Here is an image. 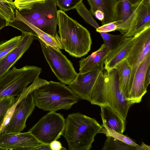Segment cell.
<instances>
[{
    "instance_id": "cell-3",
    "label": "cell",
    "mask_w": 150,
    "mask_h": 150,
    "mask_svg": "<svg viewBox=\"0 0 150 150\" xmlns=\"http://www.w3.org/2000/svg\"><path fill=\"white\" fill-rule=\"evenodd\" d=\"M57 25L63 49L77 58L88 53L92 42L90 33L86 28L60 10L57 11Z\"/></svg>"
},
{
    "instance_id": "cell-33",
    "label": "cell",
    "mask_w": 150,
    "mask_h": 150,
    "mask_svg": "<svg viewBox=\"0 0 150 150\" xmlns=\"http://www.w3.org/2000/svg\"><path fill=\"white\" fill-rule=\"evenodd\" d=\"M117 28L116 22L114 21L103 25L96 29V30L98 33H108L116 30Z\"/></svg>"
},
{
    "instance_id": "cell-14",
    "label": "cell",
    "mask_w": 150,
    "mask_h": 150,
    "mask_svg": "<svg viewBox=\"0 0 150 150\" xmlns=\"http://www.w3.org/2000/svg\"><path fill=\"white\" fill-rule=\"evenodd\" d=\"M22 38L18 45L0 61V78L4 75L30 47L33 41L37 39L30 33H22Z\"/></svg>"
},
{
    "instance_id": "cell-19",
    "label": "cell",
    "mask_w": 150,
    "mask_h": 150,
    "mask_svg": "<svg viewBox=\"0 0 150 150\" xmlns=\"http://www.w3.org/2000/svg\"><path fill=\"white\" fill-rule=\"evenodd\" d=\"M100 107L102 126L122 134L125 129V120L109 107Z\"/></svg>"
},
{
    "instance_id": "cell-2",
    "label": "cell",
    "mask_w": 150,
    "mask_h": 150,
    "mask_svg": "<svg viewBox=\"0 0 150 150\" xmlns=\"http://www.w3.org/2000/svg\"><path fill=\"white\" fill-rule=\"evenodd\" d=\"M63 135L69 150H90L96 135L102 128L95 119L79 112L68 115Z\"/></svg>"
},
{
    "instance_id": "cell-34",
    "label": "cell",
    "mask_w": 150,
    "mask_h": 150,
    "mask_svg": "<svg viewBox=\"0 0 150 150\" xmlns=\"http://www.w3.org/2000/svg\"><path fill=\"white\" fill-rule=\"evenodd\" d=\"M51 150H65L67 149L63 147L61 143L57 141L54 140L50 144Z\"/></svg>"
},
{
    "instance_id": "cell-12",
    "label": "cell",
    "mask_w": 150,
    "mask_h": 150,
    "mask_svg": "<svg viewBox=\"0 0 150 150\" xmlns=\"http://www.w3.org/2000/svg\"><path fill=\"white\" fill-rule=\"evenodd\" d=\"M150 66V52L140 64L134 75L129 90L127 100L133 104L140 103L147 92L145 85V78Z\"/></svg>"
},
{
    "instance_id": "cell-13",
    "label": "cell",
    "mask_w": 150,
    "mask_h": 150,
    "mask_svg": "<svg viewBox=\"0 0 150 150\" xmlns=\"http://www.w3.org/2000/svg\"><path fill=\"white\" fill-rule=\"evenodd\" d=\"M150 27V1L139 0L125 37H135Z\"/></svg>"
},
{
    "instance_id": "cell-29",
    "label": "cell",
    "mask_w": 150,
    "mask_h": 150,
    "mask_svg": "<svg viewBox=\"0 0 150 150\" xmlns=\"http://www.w3.org/2000/svg\"><path fill=\"white\" fill-rule=\"evenodd\" d=\"M78 14L87 23L96 29L100 27L95 20L90 11L86 7L83 2L80 3L75 8Z\"/></svg>"
},
{
    "instance_id": "cell-4",
    "label": "cell",
    "mask_w": 150,
    "mask_h": 150,
    "mask_svg": "<svg viewBox=\"0 0 150 150\" xmlns=\"http://www.w3.org/2000/svg\"><path fill=\"white\" fill-rule=\"evenodd\" d=\"M32 93L35 106L49 112L68 110L78 102L79 98L65 84L52 81L36 88Z\"/></svg>"
},
{
    "instance_id": "cell-9",
    "label": "cell",
    "mask_w": 150,
    "mask_h": 150,
    "mask_svg": "<svg viewBox=\"0 0 150 150\" xmlns=\"http://www.w3.org/2000/svg\"><path fill=\"white\" fill-rule=\"evenodd\" d=\"M43 53L52 71L62 83L68 85L76 77L78 73L72 63L61 52L48 45L38 38Z\"/></svg>"
},
{
    "instance_id": "cell-10",
    "label": "cell",
    "mask_w": 150,
    "mask_h": 150,
    "mask_svg": "<svg viewBox=\"0 0 150 150\" xmlns=\"http://www.w3.org/2000/svg\"><path fill=\"white\" fill-rule=\"evenodd\" d=\"M43 144L29 131L23 133H0V149L35 150Z\"/></svg>"
},
{
    "instance_id": "cell-6",
    "label": "cell",
    "mask_w": 150,
    "mask_h": 150,
    "mask_svg": "<svg viewBox=\"0 0 150 150\" xmlns=\"http://www.w3.org/2000/svg\"><path fill=\"white\" fill-rule=\"evenodd\" d=\"M41 68L26 65L18 69L13 66L0 78V98L20 96L42 72Z\"/></svg>"
},
{
    "instance_id": "cell-18",
    "label": "cell",
    "mask_w": 150,
    "mask_h": 150,
    "mask_svg": "<svg viewBox=\"0 0 150 150\" xmlns=\"http://www.w3.org/2000/svg\"><path fill=\"white\" fill-rule=\"evenodd\" d=\"M134 38V37H125L117 47L109 52L104 64V69L106 71L114 68L117 63L125 59L133 44Z\"/></svg>"
},
{
    "instance_id": "cell-27",
    "label": "cell",
    "mask_w": 150,
    "mask_h": 150,
    "mask_svg": "<svg viewBox=\"0 0 150 150\" xmlns=\"http://www.w3.org/2000/svg\"><path fill=\"white\" fill-rule=\"evenodd\" d=\"M15 7L13 3L6 0H0V15L8 22H12L15 20Z\"/></svg>"
},
{
    "instance_id": "cell-26",
    "label": "cell",
    "mask_w": 150,
    "mask_h": 150,
    "mask_svg": "<svg viewBox=\"0 0 150 150\" xmlns=\"http://www.w3.org/2000/svg\"><path fill=\"white\" fill-rule=\"evenodd\" d=\"M104 42L110 51L117 47L123 41L125 37L124 34L113 35L107 33L100 32Z\"/></svg>"
},
{
    "instance_id": "cell-7",
    "label": "cell",
    "mask_w": 150,
    "mask_h": 150,
    "mask_svg": "<svg viewBox=\"0 0 150 150\" xmlns=\"http://www.w3.org/2000/svg\"><path fill=\"white\" fill-rule=\"evenodd\" d=\"M47 82L38 77L23 91L17 102L9 122L4 127V132H20L23 130L26 127V120L35 106L32 92L36 88Z\"/></svg>"
},
{
    "instance_id": "cell-1",
    "label": "cell",
    "mask_w": 150,
    "mask_h": 150,
    "mask_svg": "<svg viewBox=\"0 0 150 150\" xmlns=\"http://www.w3.org/2000/svg\"><path fill=\"white\" fill-rule=\"evenodd\" d=\"M90 102L109 107L126 120L129 110L134 104L121 92L116 69L102 71L93 87Z\"/></svg>"
},
{
    "instance_id": "cell-39",
    "label": "cell",
    "mask_w": 150,
    "mask_h": 150,
    "mask_svg": "<svg viewBox=\"0 0 150 150\" xmlns=\"http://www.w3.org/2000/svg\"><path fill=\"white\" fill-rule=\"evenodd\" d=\"M140 146L141 150H149L150 149V146L146 144L144 142H142Z\"/></svg>"
},
{
    "instance_id": "cell-11",
    "label": "cell",
    "mask_w": 150,
    "mask_h": 150,
    "mask_svg": "<svg viewBox=\"0 0 150 150\" xmlns=\"http://www.w3.org/2000/svg\"><path fill=\"white\" fill-rule=\"evenodd\" d=\"M103 70L98 69L84 73H79L68 86L79 98L90 102L94 85L100 73Z\"/></svg>"
},
{
    "instance_id": "cell-23",
    "label": "cell",
    "mask_w": 150,
    "mask_h": 150,
    "mask_svg": "<svg viewBox=\"0 0 150 150\" xmlns=\"http://www.w3.org/2000/svg\"><path fill=\"white\" fill-rule=\"evenodd\" d=\"M107 139L102 150H137L135 147L128 144L108 135H106Z\"/></svg>"
},
{
    "instance_id": "cell-21",
    "label": "cell",
    "mask_w": 150,
    "mask_h": 150,
    "mask_svg": "<svg viewBox=\"0 0 150 150\" xmlns=\"http://www.w3.org/2000/svg\"><path fill=\"white\" fill-rule=\"evenodd\" d=\"M134 37L133 44L125 58L131 68L142 51L147 39L150 37V27Z\"/></svg>"
},
{
    "instance_id": "cell-36",
    "label": "cell",
    "mask_w": 150,
    "mask_h": 150,
    "mask_svg": "<svg viewBox=\"0 0 150 150\" xmlns=\"http://www.w3.org/2000/svg\"><path fill=\"white\" fill-rule=\"evenodd\" d=\"M150 83V66L148 68L145 78V85L147 88Z\"/></svg>"
},
{
    "instance_id": "cell-5",
    "label": "cell",
    "mask_w": 150,
    "mask_h": 150,
    "mask_svg": "<svg viewBox=\"0 0 150 150\" xmlns=\"http://www.w3.org/2000/svg\"><path fill=\"white\" fill-rule=\"evenodd\" d=\"M16 9L26 21L61 44L57 31L58 10L56 0H45Z\"/></svg>"
},
{
    "instance_id": "cell-31",
    "label": "cell",
    "mask_w": 150,
    "mask_h": 150,
    "mask_svg": "<svg viewBox=\"0 0 150 150\" xmlns=\"http://www.w3.org/2000/svg\"><path fill=\"white\" fill-rule=\"evenodd\" d=\"M83 0H56L60 10L66 11L75 8Z\"/></svg>"
},
{
    "instance_id": "cell-24",
    "label": "cell",
    "mask_w": 150,
    "mask_h": 150,
    "mask_svg": "<svg viewBox=\"0 0 150 150\" xmlns=\"http://www.w3.org/2000/svg\"><path fill=\"white\" fill-rule=\"evenodd\" d=\"M21 95L16 98L6 96L0 98V127L4 122L8 110L17 103Z\"/></svg>"
},
{
    "instance_id": "cell-30",
    "label": "cell",
    "mask_w": 150,
    "mask_h": 150,
    "mask_svg": "<svg viewBox=\"0 0 150 150\" xmlns=\"http://www.w3.org/2000/svg\"><path fill=\"white\" fill-rule=\"evenodd\" d=\"M150 37H149L146 41L142 51L138 57L135 64L131 68L129 91L136 71L140 64L143 61L148 53L150 52Z\"/></svg>"
},
{
    "instance_id": "cell-38",
    "label": "cell",
    "mask_w": 150,
    "mask_h": 150,
    "mask_svg": "<svg viewBox=\"0 0 150 150\" xmlns=\"http://www.w3.org/2000/svg\"><path fill=\"white\" fill-rule=\"evenodd\" d=\"M7 21L0 15V30L7 26Z\"/></svg>"
},
{
    "instance_id": "cell-25",
    "label": "cell",
    "mask_w": 150,
    "mask_h": 150,
    "mask_svg": "<svg viewBox=\"0 0 150 150\" xmlns=\"http://www.w3.org/2000/svg\"><path fill=\"white\" fill-rule=\"evenodd\" d=\"M22 38L21 35L8 40L0 42V61L13 50L19 43Z\"/></svg>"
},
{
    "instance_id": "cell-15",
    "label": "cell",
    "mask_w": 150,
    "mask_h": 150,
    "mask_svg": "<svg viewBox=\"0 0 150 150\" xmlns=\"http://www.w3.org/2000/svg\"><path fill=\"white\" fill-rule=\"evenodd\" d=\"M139 0H119L117 3L114 21L121 34L127 31L132 21L135 11Z\"/></svg>"
},
{
    "instance_id": "cell-8",
    "label": "cell",
    "mask_w": 150,
    "mask_h": 150,
    "mask_svg": "<svg viewBox=\"0 0 150 150\" xmlns=\"http://www.w3.org/2000/svg\"><path fill=\"white\" fill-rule=\"evenodd\" d=\"M65 122L62 115L55 112H49L28 131L40 142L50 144L63 135Z\"/></svg>"
},
{
    "instance_id": "cell-17",
    "label": "cell",
    "mask_w": 150,
    "mask_h": 150,
    "mask_svg": "<svg viewBox=\"0 0 150 150\" xmlns=\"http://www.w3.org/2000/svg\"><path fill=\"white\" fill-rule=\"evenodd\" d=\"M15 20L12 22L9 23V26H12L18 30L28 27L35 32L37 35V37L47 45L59 50L63 49L61 44L54 38L44 33L26 21L19 14L16 9H15Z\"/></svg>"
},
{
    "instance_id": "cell-37",
    "label": "cell",
    "mask_w": 150,
    "mask_h": 150,
    "mask_svg": "<svg viewBox=\"0 0 150 150\" xmlns=\"http://www.w3.org/2000/svg\"><path fill=\"white\" fill-rule=\"evenodd\" d=\"M35 150H51L50 144H43L35 148Z\"/></svg>"
},
{
    "instance_id": "cell-40",
    "label": "cell",
    "mask_w": 150,
    "mask_h": 150,
    "mask_svg": "<svg viewBox=\"0 0 150 150\" xmlns=\"http://www.w3.org/2000/svg\"><path fill=\"white\" fill-rule=\"evenodd\" d=\"M6 0L8 2L11 3H13V0Z\"/></svg>"
},
{
    "instance_id": "cell-35",
    "label": "cell",
    "mask_w": 150,
    "mask_h": 150,
    "mask_svg": "<svg viewBox=\"0 0 150 150\" xmlns=\"http://www.w3.org/2000/svg\"><path fill=\"white\" fill-rule=\"evenodd\" d=\"M96 18L101 21V22L103 21L104 18V13L101 11L97 10L95 12L94 15Z\"/></svg>"
},
{
    "instance_id": "cell-28",
    "label": "cell",
    "mask_w": 150,
    "mask_h": 150,
    "mask_svg": "<svg viewBox=\"0 0 150 150\" xmlns=\"http://www.w3.org/2000/svg\"><path fill=\"white\" fill-rule=\"evenodd\" d=\"M100 133L109 135L128 144L135 147L137 150H141L140 145L137 144L129 137L122 134L114 131L103 126Z\"/></svg>"
},
{
    "instance_id": "cell-41",
    "label": "cell",
    "mask_w": 150,
    "mask_h": 150,
    "mask_svg": "<svg viewBox=\"0 0 150 150\" xmlns=\"http://www.w3.org/2000/svg\"><path fill=\"white\" fill-rule=\"evenodd\" d=\"M148 0L150 1V0Z\"/></svg>"
},
{
    "instance_id": "cell-32",
    "label": "cell",
    "mask_w": 150,
    "mask_h": 150,
    "mask_svg": "<svg viewBox=\"0 0 150 150\" xmlns=\"http://www.w3.org/2000/svg\"><path fill=\"white\" fill-rule=\"evenodd\" d=\"M45 0H15L13 4L17 9L25 8L33 4Z\"/></svg>"
},
{
    "instance_id": "cell-16",
    "label": "cell",
    "mask_w": 150,
    "mask_h": 150,
    "mask_svg": "<svg viewBox=\"0 0 150 150\" xmlns=\"http://www.w3.org/2000/svg\"><path fill=\"white\" fill-rule=\"evenodd\" d=\"M110 51L103 44L100 48L79 61V73H84L98 69L104 70L103 65Z\"/></svg>"
},
{
    "instance_id": "cell-22",
    "label": "cell",
    "mask_w": 150,
    "mask_h": 150,
    "mask_svg": "<svg viewBox=\"0 0 150 150\" xmlns=\"http://www.w3.org/2000/svg\"><path fill=\"white\" fill-rule=\"evenodd\" d=\"M114 68L117 71L120 91L127 100L131 67L127 60L124 59L117 63Z\"/></svg>"
},
{
    "instance_id": "cell-20",
    "label": "cell",
    "mask_w": 150,
    "mask_h": 150,
    "mask_svg": "<svg viewBox=\"0 0 150 150\" xmlns=\"http://www.w3.org/2000/svg\"><path fill=\"white\" fill-rule=\"evenodd\" d=\"M90 7V11L93 16L97 10L102 11L104 18L102 25L115 21L116 6L119 0H87Z\"/></svg>"
}]
</instances>
